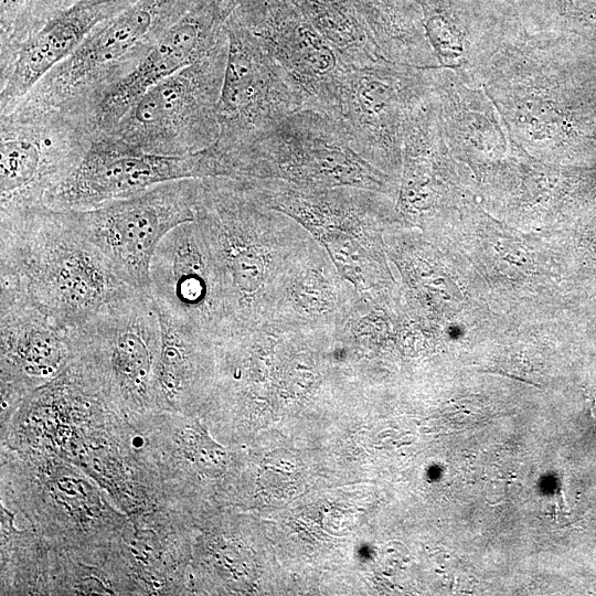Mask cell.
<instances>
[{
  "label": "cell",
  "instance_id": "6da1fadb",
  "mask_svg": "<svg viewBox=\"0 0 596 596\" xmlns=\"http://www.w3.org/2000/svg\"><path fill=\"white\" fill-rule=\"evenodd\" d=\"M196 219L224 277L231 333L272 321L289 275L315 237L234 178L201 179Z\"/></svg>",
  "mask_w": 596,
  "mask_h": 596
},
{
  "label": "cell",
  "instance_id": "7a4b0ae2",
  "mask_svg": "<svg viewBox=\"0 0 596 596\" xmlns=\"http://www.w3.org/2000/svg\"><path fill=\"white\" fill-rule=\"evenodd\" d=\"M0 215V292L24 298L58 326H82L132 288L70 212L42 205Z\"/></svg>",
  "mask_w": 596,
  "mask_h": 596
},
{
  "label": "cell",
  "instance_id": "3957f363",
  "mask_svg": "<svg viewBox=\"0 0 596 596\" xmlns=\"http://www.w3.org/2000/svg\"><path fill=\"white\" fill-rule=\"evenodd\" d=\"M1 503L54 551L106 565L131 523L86 472L46 453L1 445Z\"/></svg>",
  "mask_w": 596,
  "mask_h": 596
},
{
  "label": "cell",
  "instance_id": "277c9868",
  "mask_svg": "<svg viewBox=\"0 0 596 596\" xmlns=\"http://www.w3.org/2000/svg\"><path fill=\"white\" fill-rule=\"evenodd\" d=\"M73 366L128 421L157 412L160 321L151 295L130 288L72 330Z\"/></svg>",
  "mask_w": 596,
  "mask_h": 596
},
{
  "label": "cell",
  "instance_id": "5b68a950",
  "mask_svg": "<svg viewBox=\"0 0 596 596\" xmlns=\"http://www.w3.org/2000/svg\"><path fill=\"white\" fill-rule=\"evenodd\" d=\"M234 179H275L296 184L379 191L383 173L353 147L327 114L301 108L257 137L232 161Z\"/></svg>",
  "mask_w": 596,
  "mask_h": 596
},
{
  "label": "cell",
  "instance_id": "8992f818",
  "mask_svg": "<svg viewBox=\"0 0 596 596\" xmlns=\"http://www.w3.org/2000/svg\"><path fill=\"white\" fill-rule=\"evenodd\" d=\"M226 54L227 35L207 55L151 87L105 134L160 155L211 148L219 137L216 109Z\"/></svg>",
  "mask_w": 596,
  "mask_h": 596
},
{
  "label": "cell",
  "instance_id": "52a82bcc",
  "mask_svg": "<svg viewBox=\"0 0 596 596\" xmlns=\"http://www.w3.org/2000/svg\"><path fill=\"white\" fill-rule=\"evenodd\" d=\"M200 191L201 179L177 180L129 198L67 212L107 257L118 277L149 294L152 256L171 230L196 220Z\"/></svg>",
  "mask_w": 596,
  "mask_h": 596
},
{
  "label": "cell",
  "instance_id": "ba28073f",
  "mask_svg": "<svg viewBox=\"0 0 596 596\" xmlns=\"http://www.w3.org/2000/svg\"><path fill=\"white\" fill-rule=\"evenodd\" d=\"M224 26L227 54L217 102L214 152L227 178L234 158L304 100L263 42L236 17Z\"/></svg>",
  "mask_w": 596,
  "mask_h": 596
},
{
  "label": "cell",
  "instance_id": "9c48e42d",
  "mask_svg": "<svg viewBox=\"0 0 596 596\" xmlns=\"http://www.w3.org/2000/svg\"><path fill=\"white\" fill-rule=\"evenodd\" d=\"M220 177L224 171L212 147L187 155H160L100 134L92 139L72 172L46 195L43 205L81 211L166 182Z\"/></svg>",
  "mask_w": 596,
  "mask_h": 596
},
{
  "label": "cell",
  "instance_id": "30bf717a",
  "mask_svg": "<svg viewBox=\"0 0 596 596\" xmlns=\"http://www.w3.org/2000/svg\"><path fill=\"white\" fill-rule=\"evenodd\" d=\"M206 1L135 0L116 15L99 23L68 57L35 86L31 92L34 93L32 99L26 98L21 105L61 113L71 99L102 82L134 51L151 47L167 28Z\"/></svg>",
  "mask_w": 596,
  "mask_h": 596
},
{
  "label": "cell",
  "instance_id": "8fae6325",
  "mask_svg": "<svg viewBox=\"0 0 596 596\" xmlns=\"http://www.w3.org/2000/svg\"><path fill=\"white\" fill-rule=\"evenodd\" d=\"M14 109L1 116L0 214L42 206L92 141L64 128L60 113Z\"/></svg>",
  "mask_w": 596,
  "mask_h": 596
},
{
  "label": "cell",
  "instance_id": "7c38bea8",
  "mask_svg": "<svg viewBox=\"0 0 596 596\" xmlns=\"http://www.w3.org/2000/svg\"><path fill=\"white\" fill-rule=\"evenodd\" d=\"M149 295L213 343L231 333L224 277L198 219L175 226L159 243L150 264Z\"/></svg>",
  "mask_w": 596,
  "mask_h": 596
},
{
  "label": "cell",
  "instance_id": "4fadbf2b",
  "mask_svg": "<svg viewBox=\"0 0 596 596\" xmlns=\"http://www.w3.org/2000/svg\"><path fill=\"white\" fill-rule=\"evenodd\" d=\"M1 430L24 398L63 374L73 360L72 330L24 298L0 292Z\"/></svg>",
  "mask_w": 596,
  "mask_h": 596
},
{
  "label": "cell",
  "instance_id": "5bb4252c",
  "mask_svg": "<svg viewBox=\"0 0 596 596\" xmlns=\"http://www.w3.org/2000/svg\"><path fill=\"white\" fill-rule=\"evenodd\" d=\"M258 36L301 96L305 108L327 113L352 67L302 12L286 3H254L232 13Z\"/></svg>",
  "mask_w": 596,
  "mask_h": 596
},
{
  "label": "cell",
  "instance_id": "9a60e30c",
  "mask_svg": "<svg viewBox=\"0 0 596 596\" xmlns=\"http://www.w3.org/2000/svg\"><path fill=\"white\" fill-rule=\"evenodd\" d=\"M226 39L211 0L167 28L126 74L102 89L93 108V127L110 131L151 87L207 55Z\"/></svg>",
  "mask_w": 596,
  "mask_h": 596
},
{
  "label": "cell",
  "instance_id": "2e32d148",
  "mask_svg": "<svg viewBox=\"0 0 596 596\" xmlns=\"http://www.w3.org/2000/svg\"><path fill=\"white\" fill-rule=\"evenodd\" d=\"M135 0H78L11 51L1 72V116L11 113L102 22Z\"/></svg>",
  "mask_w": 596,
  "mask_h": 596
},
{
  "label": "cell",
  "instance_id": "e0dca14e",
  "mask_svg": "<svg viewBox=\"0 0 596 596\" xmlns=\"http://www.w3.org/2000/svg\"><path fill=\"white\" fill-rule=\"evenodd\" d=\"M153 302L161 333L155 377L156 409L196 415L214 364V343L166 305L156 299Z\"/></svg>",
  "mask_w": 596,
  "mask_h": 596
},
{
  "label": "cell",
  "instance_id": "ac0fdd59",
  "mask_svg": "<svg viewBox=\"0 0 596 596\" xmlns=\"http://www.w3.org/2000/svg\"><path fill=\"white\" fill-rule=\"evenodd\" d=\"M359 296L315 238L289 275L273 320L298 330L334 331L344 323Z\"/></svg>",
  "mask_w": 596,
  "mask_h": 596
},
{
  "label": "cell",
  "instance_id": "d6986e66",
  "mask_svg": "<svg viewBox=\"0 0 596 596\" xmlns=\"http://www.w3.org/2000/svg\"><path fill=\"white\" fill-rule=\"evenodd\" d=\"M383 75L380 62L350 67L327 111L348 134L355 150L376 168L392 141L387 119L391 94Z\"/></svg>",
  "mask_w": 596,
  "mask_h": 596
},
{
  "label": "cell",
  "instance_id": "ffe728a7",
  "mask_svg": "<svg viewBox=\"0 0 596 596\" xmlns=\"http://www.w3.org/2000/svg\"><path fill=\"white\" fill-rule=\"evenodd\" d=\"M296 4L350 65L380 62V47L349 0H296Z\"/></svg>",
  "mask_w": 596,
  "mask_h": 596
},
{
  "label": "cell",
  "instance_id": "44dd1931",
  "mask_svg": "<svg viewBox=\"0 0 596 596\" xmlns=\"http://www.w3.org/2000/svg\"><path fill=\"white\" fill-rule=\"evenodd\" d=\"M203 550L193 556L198 565L221 581L224 589L244 592L254 581V557L240 539L225 535L205 536L198 544Z\"/></svg>",
  "mask_w": 596,
  "mask_h": 596
},
{
  "label": "cell",
  "instance_id": "7402d4cb",
  "mask_svg": "<svg viewBox=\"0 0 596 596\" xmlns=\"http://www.w3.org/2000/svg\"><path fill=\"white\" fill-rule=\"evenodd\" d=\"M78 0H0L2 52Z\"/></svg>",
  "mask_w": 596,
  "mask_h": 596
},
{
  "label": "cell",
  "instance_id": "603a6c76",
  "mask_svg": "<svg viewBox=\"0 0 596 596\" xmlns=\"http://www.w3.org/2000/svg\"><path fill=\"white\" fill-rule=\"evenodd\" d=\"M258 0H211L214 14L222 23L236 10L246 8Z\"/></svg>",
  "mask_w": 596,
  "mask_h": 596
},
{
  "label": "cell",
  "instance_id": "cb8c5ba5",
  "mask_svg": "<svg viewBox=\"0 0 596 596\" xmlns=\"http://www.w3.org/2000/svg\"><path fill=\"white\" fill-rule=\"evenodd\" d=\"M354 6L356 7V10L360 12H363V14L366 15L368 22H370L371 19V9L373 7V0H351Z\"/></svg>",
  "mask_w": 596,
  "mask_h": 596
}]
</instances>
